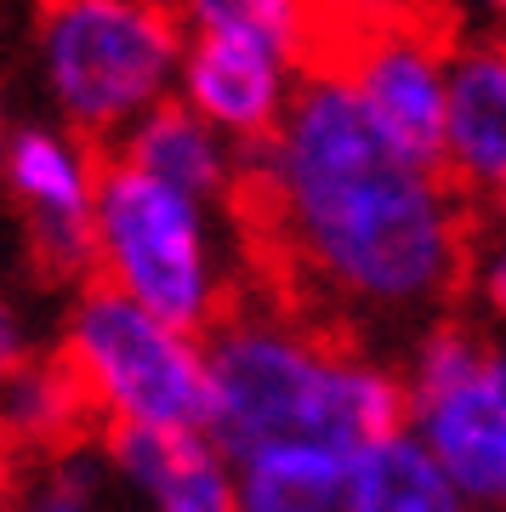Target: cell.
<instances>
[{"label":"cell","mask_w":506,"mask_h":512,"mask_svg":"<svg viewBox=\"0 0 506 512\" xmlns=\"http://www.w3.org/2000/svg\"><path fill=\"white\" fill-rule=\"evenodd\" d=\"M245 200L308 313L416 325L467 291V194L376 131L330 63L302 74L285 126L251 154Z\"/></svg>","instance_id":"1"},{"label":"cell","mask_w":506,"mask_h":512,"mask_svg":"<svg viewBox=\"0 0 506 512\" xmlns=\"http://www.w3.org/2000/svg\"><path fill=\"white\" fill-rule=\"evenodd\" d=\"M205 433L228 456L319 444L359 456L364 444L410 427L404 370L347 342L296 302H239L211 336Z\"/></svg>","instance_id":"2"},{"label":"cell","mask_w":506,"mask_h":512,"mask_svg":"<svg viewBox=\"0 0 506 512\" xmlns=\"http://www.w3.org/2000/svg\"><path fill=\"white\" fill-rule=\"evenodd\" d=\"M91 285H109L171 325L211 336L239 308L222 205L177 194L109 154L91 217Z\"/></svg>","instance_id":"3"},{"label":"cell","mask_w":506,"mask_h":512,"mask_svg":"<svg viewBox=\"0 0 506 512\" xmlns=\"http://www.w3.org/2000/svg\"><path fill=\"white\" fill-rule=\"evenodd\" d=\"M35 57L57 126L120 143L182 86V29L171 0H40Z\"/></svg>","instance_id":"4"},{"label":"cell","mask_w":506,"mask_h":512,"mask_svg":"<svg viewBox=\"0 0 506 512\" xmlns=\"http://www.w3.org/2000/svg\"><path fill=\"white\" fill-rule=\"evenodd\" d=\"M57 359L86 387L103 433H188L211 410L205 336L137 308L109 285H80L63 313Z\"/></svg>","instance_id":"5"},{"label":"cell","mask_w":506,"mask_h":512,"mask_svg":"<svg viewBox=\"0 0 506 512\" xmlns=\"http://www.w3.org/2000/svg\"><path fill=\"white\" fill-rule=\"evenodd\" d=\"M404 393L410 433L444 461L461 495L506 512V342L438 319L404 359Z\"/></svg>","instance_id":"6"},{"label":"cell","mask_w":506,"mask_h":512,"mask_svg":"<svg viewBox=\"0 0 506 512\" xmlns=\"http://www.w3.org/2000/svg\"><path fill=\"white\" fill-rule=\"evenodd\" d=\"M325 63L347 80L359 109L387 131L404 154L444 160V120H450V63L455 40L421 12H370L336 29Z\"/></svg>","instance_id":"7"},{"label":"cell","mask_w":506,"mask_h":512,"mask_svg":"<svg viewBox=\"0 0 506 512\" xmlns=\"http://www.w3.org/2000/svg\"><path fill=\"white\" fill-rule=\"evenodd\" d=\"M0 171L29 217V245L40 268L57 279H91V217L103 188L97 148L69 126H23L12 131Z\"/></svg>","instance_id":"8"},{"label":"cell","mask_w":506,"mask_h":512,"mask_svg":"<svg viewBox=\"0 0 506 512\" xmlns=\"http://www.w3.org/2000/svg\"><path fill=\"white\" fill-rule=\"evenodd\" d=\"M302 74H308L302 63H290V57H279V52H262V46L188 40L177 97L205 120V126H217L228 143L256 154L273 131L285 126L290 103L302 92Z\"/></svg>","instance_id":"9"},{"label":"cell","mask_w":506,"mask_h":512,"mask_svg":"<svg viewBox=\"0 0 506 512\" xmlns=\"http://www.w3.org/2000/svg\"><path fill=\"white\" fill-rule=\"evenodd\" d=\"M444 171L467 200H506V35L455 40Z\"/></svg>","instance_id":"10"},{"label":"cell","mask_w":506,"mask_h":512,"mask_svg":"<svg viewBox=\"0 0 506 512\" xmlns=\"http://www.w3.org/2000/svg\"><path fill=\"white\" fill-rule=\"evenodd\" d=\"M109 467L143 512H239V467L205 427L109 433Z\"/></svg>","instance_id":"11"},{"label":"cell","mask_w":506,"mask_h":512,"mask_svg":"<svg viewBox=\"0 0 506 512\" xmlns=\"http://www.w3.org/2000/svg\"><path fill=\"white\" fill-rule=\"evenodd\" d=\"M114 160L137 165L143 177L177 188V194H194L205 205H228L251 183V154L228 143L217 126H205L182 97H171L148 120H137L114 143Z\"/></svg>","instance_id":"12"},{"label":"cell","mask_w":506,"mask_h":512,"mask_svg":"<svg viewBox=\"0 0 506 512\" xmlns=\"http://www.w3.org/2000/svg\"><path fill=\"white\" fill-rule=\"evenodd\" d=\"M91 433H103L91 416L86 387L74 382L63 359H29L0 382V456L6 461H57L86 450Z\"/></svg>","instance_id":"13"},{"label":"cell","mask_w":506,"mask_h":512,"mask_svg":"<svg viewBox=\"0 0 506 512\" xmlns=\"http://www.w3.org/2000/svg\"><path fill=\"white\" fill-rule=\"evenodd\" d=\"M188 40H239L262 46L290 63H325L330 40V0H171Z\"/></svg>","instance_id":"14"},{"label":"cell","mask_w":506,"mask_h":512,"mask_svg":"<svg viewBox=\"0 0 506 512\" xmlns=\"http://www.w3.org/2000/svg\"><path fill=\"white\" fill-rule=\"evenodd\" d=\"M239 512H353V456L290 444L239 456Z\"/></svg>","instance_id":"15"},{"label":"cell","mask_w":506,"mask_h":512,"mask_svg":"<svg viewBox=\"0 0 506 512\" xmlns=\"http://www.w3.org/2000/svg\"><path fill=\"white\" fill-rule=\"evenodd\" d=\"M353 512H472L444 461L398 427L353 456Z\"/></svg>","instance_id":"16"},{"label":"cell","mask_w":506,"mask_h":512,"mask_svg":"<svg viewBox=\"0 0 506 512\" xmlns=\"http://www.w3.org/2000/svg\"><path fill=\"white\" fill-rule=\"evenodd\" d=\"M120 484L103 444L69 450L57 461H40L23 473L18 512H109V490Z\"/></svg>","instance_id":"17"},{"label":"cell","mask_w":506,"mask_h":512,"mask_svg":"<svg viewBox=\"0 0 506 512\" xmlns=\"http://www.w3.org/2000/svg\"><path fill=\"white\" fill-rule=\"evenodd\" d=\"M467 296L489 313V319H506V234L501 228H489V234L472 245Z\"/></svg>","instance_id":"18"},{"label":"cell","mask_w":506,"mask_h":512,"mask_svg":"<svg viewBox=\"0 0 506 512\" xmlns=\"http://www.w3.org/2000/svg\"><path fill=\"white\" fill-rule=\"evenodd\" d=\"M35 359V336H29V319H23L6 296H0V382L12 376V370H23Z\"/></svg>","instance_id":"19"},{"label":"cell","mask_w":506,"mask_h":512,"mask_svg":"<svg viewBox=\"0 0 506 512\" xmlns=\"http://www.w3.org/2000/svg\"><path fill=\"white\" fill-rule=\"evenodd\" d=\"M18 495H23V478L6 467V456H0V512H18Z\"/></svg>","instance_id":"20"},{"label":"cell","mask_w":506,"mask_h":512,"mask_svg":"<svg viewBox=\"0 0 506 512\" xmlns=\"http://www.w3.org/2000/svg\"><path fill=\"white\" fill-rule=\"evenodd\" d=\"M472 6H478V12H489V18H501V23H506V0H472Z\"/></svg>","instance_id":"21"},{"label":"cell","mask_w":506,"mask_h":512,"mask_svg":"<svg viewBox=\"0 0 506 512\" xmlns=\"http://www.w3.org/2000/svg\"><path fill=\"white\" fill-rule=\"evenodd\" d=\"M489 217H495V228L506 234V200H501V205H489Z\"/></svg>","instance_id":"22"},{"label":"cell","mask_w":506,"mask_h":512,"mask_svg":"<svg viewBox=\"0 0 506 512\" xmlns=\"http://www.w3.org/2000/svg\"><path fill=\"white\" fill-rule=\"evenodd\" d=\"M6 143H12V137H6V126H0V160H6Z\"/></svg>","instance_id":"23"},{"label":"cell","mask_w":506,"mask_h":512,"mask_svg":"<svg viewBox=\"0 0 506 512\" xmlns=\"http://www.w3.org/2000/svg\"><path fill=\"white\" fill-rule=\"evenodd\" d=\"M472 512H501V507H472Z\"/></svg>","instance_id":"24"}]
</instances>
